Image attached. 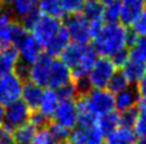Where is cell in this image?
Instances as JSON below:
<instances>
[{
	"label": "cell",
	"mask_w": 146,
	"mask_h": 144,
	"mask_svg": "<svg viewBox=\"0 0 146 144\" xmlns=\"http://www.w3.org/2000/svg\"><path fill=\"white\" fill-rule=\"evenodd\" d=\"M53 56L45 53L39 56L29 67L28 78L40 86H48V79L51 73V67L53 64Z\"/></svg>",
	"instance_id": "ba28073f"
},
{
	"label": "cell",
	"mask_w": 146,
	"mask_h": 144,
	"mask_svg": "<svg viewBox=\"0 0 146 144\" xmlns=\"http://www.w3.org/2000/svg\"><path fill=\"white\" fill-rule=\"evenodd\" d=\"M4 117H5V108H4V105L0 103V126L4 122Z\"/></svg>",
	"instance_id": "f35d334b"
},
{
	"label": "cell",
	"mask_w": 146,
	"mask_h": 144,
	"mask_svg": "<svg viewBox=\"0 0 146 144\" xmlns=\"http://www.w3.org/2000/svg\"><path fill=\"white\" fill-rule=\"evenodd\" d=\"M44 95L42 86L38 85L34 83L33 81H25L23 84V90H22V97L23 101L29 106V108L32 111L38 109V107L41 102Z\"/></svg>",
	"instance_id": "9a60e30c"
},
{
	"label": "cell",
	"mask_w": 146,
	"mask_h": 144,
	"mask_svg": "<svg viewBox=\"0 0 146 144\" xmlns=\"http://www.w3.org/2000/svg\"><path fill=\"white\" fill-rule=\"evenodd\" d=\"M58 103H59V96L57 94V91L52 88H48V89L44 90L42 99H41V102L38 107V109L51 121Z\"/></svg>",
	"instance_id": "ac0fdd59"
},
{
	"label": "cell",
	"mask_w": 146,
	"mask_h": 144,
	"mask_svg": "<svg viewBox=\"0 0 146 144\" xmlns=\"http://www.w3.org/2000/svg\"><path fill=\"white\" fill-rule=\"evenodd\" d=\"M30 113H32V109L23 100L18 99L13 101L11 103L6 105V108H5V125H7L11 128H16L19 125H22L23 122L29 120Z\"/></svg>",
	"instance_id": "9c48e42d"
},
{
	"label": "cell",
	"mask_w": 146,
	"mask_h": 144,
	"mask_svg": "<svg viewBox=\"0 0 146 144\" xmlns=\"http://www.w3.org/2000/svg\"><path fill=\"white\" fill-rule=\"evenodd\" d=\"M138 97H139V103L141 107H146V72L141 77V79L138 82Z\"/></svg>",
	"instance_id": "8d00e7d4"
},
{
	"label": "cell",
	"mask_w": 146,
	"mask_h": 144,
	"mask_svg": "<svg viewBox=\"0 0 146 144\" xmlns=\"http://www.w3.org/2000/svg\"><path fill=\"white\" fill-rule=\"evenodd\" d=\"M117 69L118 67L115 65L110 56L100 55V58L96 60L90 75H88V84L91 88H106L112 76L117 72Z\"/></svg>",
	"instance_id": "277c9868"
},
{
	"label": "cell",
	"mask_w": 146,
	"mask_h": 144,
	"mask_svg": "<svg viewBox=\"0 0 146 144\" xmlns=\"http://www.w3.org/2000/svg\"><path fill=\"white\" fill-rule=\"evenodd\" d=\"M128 85H129L128 81H127L126 77L123 76L122 72H116V73L112 76L110 82H109L108 89L111 92H113V94H117V92L122 91L123 89L128 88Z\"/></svg>",
	"instance_id": "1f68e13d"
},
{
	"label": "cell",
	"mask_w": 146,
	"mask_h": 144,
	"mask_svg": "<svg viewBox=\"0 0 146 144\" xmlns=\"http://www.w3.org/2000/svg\"><path fill=\"white\" fill-rule=\"evenodd\" d=\"M139 114V107L134 106L132 108H128L126 111H122L119 114V125L121 126H127V127H133L137 118Z\"/></svg>",
	"instance_id": "d6a6232c"
},
{
	"label": "cell",
	"mask_w": 146,
	"mask_h": 144,
	"mask_svg": "<svg viewBox=\"0 0 146 144\" xmlns=\"http://www.w3.org/2000/svg\"><path fill=\"white\" fill-rule=\"evenodd\" d=\"M79 120V108L76 105L75 99H62L56 108L51 121L56 122L57 125L66 128V130H74Z\"/></svg>",
	"instance_id": "8992f818"
},
{
	"label": "cell",
	"mask_w": 146,
	"mask_h": 144,
	"mask_svg": "<svg viewBox=\"0 0 146 144\" xmlns=\"http://www.w3.org/2000/svg\"><path fill=\"white\" fill-rule=\"evenodd\" d=\"M19 63V53L17 47L9 45L0 49V76L16 71Z\"/></svg>",
	"instance_id": "4fadbf2b"
},
{
	"label": "cell",
	"mask_w": 146,
	"mask_h": 144,
	"mask_svg": "<svg viewBox=\"0 0 146 144\" xmlns=\"http://www.w3.org/2000/svg\"><path fill=\"white\" fill-rule=\"evenodd\" d=\"M13 22L15 18L12 17V13H0V47L1 48L11 45Z\"/></svg>",
	"instance_id": "cb8c5ba5"
},
{
	"label": "cell",
	"mask_w": 146,
	"mask_h": 144,
	"mask_svg": "<svg viewBox=\"0 0 146 144\" xmlns=\"http://www.w3.org/2000/svg\"><path fill=\"white\" fill-rule=\"evenodd\" d=\"M3 5H4V4H3V1L0 0V11H1V9H3Z\"/></svg>",
	"instance_id": "b9f144b4"
},
{
	"label": "cell",
	"mask_w": 146,
	"mask_h": 144,
	"mask_svg": "<svg viewBox=\"0 0 146 144\" xmlns=\"http://www.w3.org/2000/svg\"><path fill=\"white\" fill-rule=\"evenodd\" d=\"M115 102H116V108L122 112L128 108H132L139 103L138 91L132 88H126L122 91H119L115 96Z\"/></svg>",
	"instance_id": "7402d4cb"
},
{
	"label": "cell",
	"mask_w": 146,
	"mask_h": 144,
	"mask_svg": "<svg viewBox=\"0 0 146 144\" xmlns=\"http://www.w3.org/2000/svg\"><path fill=\"white\" fill-rule=\"evenodd\" d=\"M36 126L33 121L27 120L22 125L15 128L13 131V142L16 143H29L33 142V138L36 133Z\"/></svg>",
	"instance_id": "d4e9b609"
},
{
	"label": "cell",
	"mask_w": 146,
	"mask_h": 144,
	"mask_svg": "<svg viewBox=\"0 0 146 144\" xmlns=\"http://www.w3.org/2000/svg\"><path fill=\"white\" fill-rule=\"evenodd\" d=\"M83 0H59L60 9L64 14H72L80 12L83 7Z\"/></svg>",
	"instance_id": "836d02e7"
},
{
	"label": "cell",
	"mask_w": 146,
	"mask_h": 144,
	"mask_svg": "<svg viewBox=\"0 0 146 144\" xmlns=\"http://www.w3.org/2000/svg\"><path fill=\"white\" fill-rule=\"evenodd\" d=\"M122 73L127 78L129 84H138V82L141 79V77L146 72V66L138 63L133 59H128V61L122 66Z\"/></svg>",
	"instance_id": "44dd1931"
},
{
	"label": "cell",
	"mask_w": 146,
	"mask_h": 144,
	"mask_svg": "<svg viewBox=\"0 0 146 144\" xmlns=\"http://www.w3.org/2000/svg\"><path fill=\"white\" fill-rule=\"evenodd\" d=\"M104 141H105V137H104L98 122L88 126L77 125V127H75L70 132L69 139H68V142L76 144H98Z\"/></svg>",
	"instance_id": "30bf717a"
},
{
	"label": "cell",
	"mask_w": 146,
	"mask_h": 144,
	"mask_svg": "<svg viewBox=\"0 0 146 144\" xmlns=\"http://www.w3.org/2000/svg\"><path fill=\"white\" fill-rule=\"evenodd\" d=\"M133 128H134L135 135H137L138 141L145 143L146 142V107H141L139 109V114Z\"/></svg>",
	"instance_id": "f1b7e54d"
},
{
	"label": "cell",
	"mask_w": 146,
	"mask_h": 144,
	"mask_svg": "<svg viewBox=\"0 0 146 144\" xmlns=\"http://www.w3.org/2000/svg\"><path fill=\"white\" fill-rule=\"evenodd\" d=\"M76 105L79 113H90L97 118L108 114L116 108L113 92L105 90V88H91L77 95Z\"/></svg>",
	"instance_id": "7a4b0ae2"
},
{
	"label": "cell",
	"mask_w": 146,
	"mask_h": 144,
	"mask_svg": "<svg viewBox=\"0 0 146 144\" xmlns=\"http://www.w3.org/2000/svg\"><path fill=\"white\" fill-rule=\"evenodd\" d=\"M71 82H72L71 69L62 59H53L47 88L58 89L68 83H71Z\"/></svg>",
	"instance_id": "8fae6325"
},
{
	"label": "cell",
	"mask_w": 146,
	"mask_h": 144,
	"mask_svg": "<svg viewBox=\"0 0 146 144\" xmlns=\"http://www.w3.org/2000/svg\"><path fill=\"white\" fill-rule=\"evenodd\" d=\"M98 125L100 127L104 137H106L111 131H113L117 126H119V114L115 111L104 114L98 118Z\"/></svg>",
	"instance_id": "4316f807"
},
{
	"label": "cell",
	"mask_w": 146,
	"mask_h": 144,
	"mask_svg": "<svg viewBox=\"0 0 146 144\" xmlns=\"http://www.w3.org/2000/svg\"><path fill=\"white\" fill-rule=\"evenodd\" d=\"M100 1H102L104 5H108V4H110V3L115 1V0H100Z\"/></svg>",
	"instance_id": "ab89813d"
},
{
	"label": "cell",
	"mask_w": 146,
	"mask_h": 144,
	"mask_svg": "<svg viewBox=\"0 0 146 144\" xmlns=\"http://www.w3.org/2000/svg\"><path fill=\"white\" fill-rule=\"evenodd\" d=\"M54 142H56V138L53 136V133H52L48 124L39 127V130H36V133L33 138V143H36V144H51Z\"/></svg>",
	"instance_id": "4dcf8cb0"
},
{
	"label": "cell",
	"mask_w": 146,
	"mask_h": 144,
	"mask_svg": "<svg viewBox=\"0 0 146 144\" xmlns=\"http://www.w3.org/2000/svg\"><path fill=\"white\" fill-rule=\"evenodd\" d=\"M87 48H88L87 45L72 42L71 45H68L65 49L62 52L60 59L63 60L70 69H74L75 66L80 63V60L82 59L83 54L86 53Z\"/></svg>",
	"instance_id": "e0dca14e"
},
{
	"label": "cell",
	"mask_w": 146,
	"mask_h": 144,
	"mask_svg": "<svg viewBox=\"0 0 146 144\" xmlns=\"http://www.w3.org/2000/svg\"><path fill=\"white\" fill-rule=\"evenodd\" d=\"M39 9L42 13L52 14L56 17L64 16L59 5V0H39Z\"/></svg>",
	"instance_id": "f546056e"
},
{
	"label": "cell",
	"mask_w": 146,
	"mask_h": 144,
	"mask_svg": "<svg viewBox=\"0 0 146 144\" xmlns=\"http://www.w3.org/2000/svg\"><path fill=\"white\" fill-rule=\"evenodd\" d=\"M23 78L17 72L0 76V103L6 106L22 96Z\"/></svg>",
	"instance_id": "52a82bcc"
},
{
	"label": "cell",
	"mask_w": 146,
	"mask_h": 144,
	"mask_svg": "<svg viewBox=\"0 0 146 144\" xmlns=\"http://www.w3.org/2000/svg\"><path fill=\"white\" fill-rule=\"evenodd\" d=\"M1 1H3L4 5H10V4L12 3V0H1Z\"/></svg>",
	"instance_id": "60d3db41"
},
{
	"label": "cell",
	"mask_w": 146,
	"mask_h": 144,
	"mask_svg": "<svg viewBox=\"0 0 146 144\" xmlns=\"http://www.w3.org/2000/svg\"><path fill=\"white\" fill-rule=\"evenodd\" d=\"M138 138L135 132L132 130V127L127 126H117L113 131H111L105 137V142L111 144H128L137 142Z\"/></svg>",
	"instance_id": "d6986e66"
},
{
	"label": "cell",
	"mask_w": 146,
	"mask_h": 144,
	"mask_svg": "<svg viewBox=\"0 0 146 144\" xmlns=\"http://www.w3.org/2000/svg\"><path fill=\"white\" fill-rule=\"evenodd\" d=\"M146 6V0H121V22L130 25Z\"/></svg>",
	"instance_id": "5bb4252c"
},
{
	"label": "cell",
	"mask_w": 146,
	"mask_h": 144,
	"mask_svg": "<svg viewBox=\"0 0 146 144\" xmlns=\"http://www.w3.org/2000/svg\"><path fill=\"white\" fill-rule=\"evenodd\" d=\"M110 58L112 59L115 65H116L118 69H121L129 59V50L127 48H123L121 50H118V52H116L112 56H110Z\"/></svg>",
	"instance_id": "d590c367"
},
{
	"label": "cell",
	"mask_w": 146,
	"mask_h": 144,
	"mask_svg": "<svg viewBox=\"0 0 146 144\" xmlns=\"http://www.w3.org/2000/svg\"><path fill=\"white\" fill-rule=\"evenodd\" d=\"M118 19H121V0H115L104 7V20L106 23H116Z\"/></svg>",
	"instance_id": "83f0119b"
},
{
	"label": "cell",
	"mask_w": 146,
	"mask_h": 144,
	"mask_svg": "<svg viewBox=\"0 0 146 144\" xmlns=\"http://www.w3.org/2000/svg\"><path fill=\"white\" fill-rule=\"evenodd\" d=\"M13 142V131L7 125L0 126V144L12 143Z\"/></svg>",
	"instance_id": "74e56055"
},
{
	"label": "cell",
	"mask_w": 146,
	"mask_h": 144,
	"mask_svg": "<svg viewBox=\"0 0 146 144\" xmlns=\"http://www.w3.org/2000/svg\"><path fill=\"white\" fill-rule=\"evenodd\" d=\"M65 28L70 35V40L72 42L87 45L92 39L91 24L83 13H72L68 14L65 20Z\"/></svg>",
	"instance_id": "5b68a950"
},
{
	"label": "cell",
	"mask_w": 146,
	"mask_h": 144,
	"mask_svg": "<svg viewBox=\"0 0 146 144\" xmlns=\"http://www.w3.org/2000/svg\"><path fill=\"white\" fill-rule=\"evenodd\" d=\"M129 30L122 23L103 24L100 30L93 36V48L102 56H112L116 52L128 46Z\"/></svg>",
	"instance_id": "6da1fadb"
},
{
	"label": "cell",
	"mask_w": 146,
	"mask_h": 144,
	"mask_svg": "<svg viewBox=\"0 0 146 144\" xmlns=\"http://www.w3.org/2000/svg\"><path fill=\"white\" fill-rule=\"evenodd\" d=\"M104 5L100 0H87L83 4L82 13L90 20V23H103L104 22Z\"/></svg>",
	"instance_id": "ffe728a7"
},
{
	"label": "cell",
	"mask_w": 146,
	"mask_h": 144,
	"mask_svg": "<svg viewBox=\"0 0 146 144\" xmlns=\"http://www.w3.org/2000/svg\"><path fill=\"white\" fill-rule=\"evenodd\" d=\"M132 27V31L137 35V36H146V10L139 14L135 18L134 22L130 24Z\"/></svg>",
	"instance_id": "e575fe53"
},
{
	"label": "cell",
	"mask_w": 146,
	"mask_h": 144,
	"mask_svg": "<svg viewBox=\"0 0 146 144\" xmlns=\"http://www.w3.org/2000/svg\"><path fill=\"white\" fill-rule=\"evenodd\" d=\"M17 49L19 53V63L30 67V65L41 55L42 46L35 40L34 36L29 35L28 37L18 46Z\"/></svg>",
	"instance_id": "7c38bea8"
},
{
	"label": "cell",
	"mask_w": 146,
	"mask_h": 144,
	"mask_svg": "<svg viewBox=\"0 0 146 144\" xmlns=\"http://www.w3.org/2000/svg\"><path fill=\"white\" fill-rule=\"evenodd\" d=\"M60 17H56L47 13H40V16L36 19V22L32 27V33L35 40L45 47L50 42V40L59 31V29L63 27Z\"/></svg>",
	"instance_id": "3957f363"
},
{
	"label": "cell",
	"mask_w": 146,
	"mask_h": 144,
	"mask_svg": "<svg viewBox=\"0 0 146 144\" xmlns=\"http://www.w3.org/2000/svg\"><path fill=\"white\" fill-rule=\"evenodd\" d=\"M129 58L146 66V36H140L130 45Z\"/></svg>",
	"instance_id": "484cf974"
},
{
	"label": "cell",
	"mask_w": 146,
	"mask_h": 144,
	"mask_svg": "<svg viewBox=\"0 0 146 144\" xmlns=\"http://www.w3.org/2000/svg\"><path fill=\"white\" fill-rule=\"evenodd\" d=\"M70 35L68 33L65 25H63L59 31L50 40V42L45 46L46 53H48L52 56H58L62 54V52L65 49V47L69 45Z\"/></svg>",
	"instance_id": "2e32d148"
},
{
	"label": "cell",
	"mask_w": 146,
	"mask_h": 144,
	"mask_svg": "<svg viewBox=\"0 0 146 144\" xmlns=\"http://www.w3.org/2000/svg\"><path fill=\"white\" fill-rule=\"evenodd\" d=\"M11 5V12L18 20H22L38 10L39 6V0H12Z\"/></svg>",
	"instance_id": "603a6c76"
}]
</instances>
